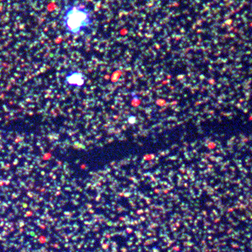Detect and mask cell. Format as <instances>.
<instances>
[{
	"instance_id": "obj_1",
	"label": "cell",
	"mask_w": 252,
	"mask_h": 252,
	"mask_svg": "<svg viewBox=\"0 0 252 252\" xmlns=\"http://www.w3.org/2000/svg\"><path fill=\"white\" fill-rule=\"evenodd\" d=\"M59 23L65 34L73 37L91 34L95 26L92 8L79 0H70L63 5L59 12Z\"/></svg>"
},
{
	"instance_id": "obj_2",
	"label": "cell",
	"mask_w": 252,
	"mask_h": 252,
	"mask_svg": "<svg viewBox=\"0 0 252 252\" xmlns=\"http://www.w3.org/2000/svg\"><path fill=\"white\" fill-rule=\"evenodd\" d=\"M64 82L69 87L82 88L86 83V76L82 71L72 69L65 74Z\"/></svg>"
},
{
	"instance_id": "obj_3",
	"label": "cell",
	"mask_w": 252,
	"mask_h": 252,
	"mask_svg": "<svg viewBox=\"0 0 252 252\" xmlns=\"http://www.w3.org/2000/svg\"><path fill=\"white\" fill-rule=\"evenodd\" d=\"M128 122L129 124H133V123H135L136 122V117H129L128 118Z\"/></svg>"
}]
</instances>
